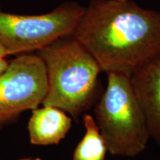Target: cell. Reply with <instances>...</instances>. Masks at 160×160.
I'll use <instances>...</instances> for the list:
<instances>
[{
  "mask_svg": "<svg viewBox=\"0 0 160 160\" xmlns=\"http://www.w3.org/2000/svg\"><path fill=\"white\" fill-rule=\"evenodd\" d=\"M8 61L5 59V58H0V76L5 71L8 65Z\"/></svg>",
  "mask_w": 160,
  "mask_h": 160,
  "instance_id": "obj_9",
  "label": "cell"
},
{
  "mask_svg": "<svg viewBox=\"0 0 160 160\" xmlns=\"http://www.w3.org/2000/svg\"><path fill=\"white\" fill-rule=\"evenodd\" d=\"M107 74V87L94 105V119L111 155L134 157L146 148L151 138L145 118L130 76L116 72Z\"/></svg>",
  "mask_w": 160,
  "mask_h": 160,
  "instance_id": "obj_3",
  "label": "cell"
},
{
  "mask_svg": "<svg viewBox=\"0 0 160 160\" xmlns=\"http://www.w3.org/2000/svg\"><path fill=\"white\" fill-rule=\"evenodd\" d=\"M85 10L73 1L39 15L14 14L0 8V45L8 55L37 53L56 40L72 35Z\"/></svg>",
  "mask_w": 160,
  "mask_h": 160,
  "instance_id": "obj_4",
  "label": "cell"
},
{
  "mask_svg": "<svg viewBox=\"0 0 160 160\" xmlns=\"http://www.w3.org/2000/svg\"><path fill=\"white\" fill-rule=\"evenodd\" d=\"M37 53L45 65L48 91L42 106L59 108L77 119L96 105L102 93V69L74 37L56 40Z\"/></svg>",
  "mask_w": 160,
  "mask_h": 160,
  "instance_id": "obj_2",
  "label": "cell"
},
{
  "mask_svg": "<svg viewBox=\"0 0 160 160\" xmlns=\"http://www.w3.org/2000/svg\"><path fill=\"white\" fill-rule=\"evenodd\" d=\"M19 160H42L39 158H35V159H32V158H25V159H21Z\"/></svg>",
  "mask_w": 160,
  "mask_h": 160,
  "instance_id": "obj_11",
  "label": "cell"
},
{
  "mask_svg": "<svg viewBox=\"0 0 160 160\" xmlns=\"http://www.w3.org/2000/svg\"><path fill=\"white\" fill-rule=\"evenodd\" d=\"M48 91L45 65L37 53L18 55L0 76V128L42 105Z\"/></svg>",
  "mask_w": 160,
  "mask_h": 160,
  "instance_id": "obj_5",
  "label": "cell"
},
{
  "mask_svg": "<svg viewBox=\"0 0 160 160\" xmlns=\"http://www.w3.org/2000/svg\"><path fill=\"white\" fill-rule=\"evenodd\" d=\"M123 1H125V0H123Z\"/></svg>",
  "mask_w": 160,
  "mask_h": 160,
  "instance_id": "obj_12",
  "label": "cell"
},
{
  "mask_svg": "<svg viewBox=\"0 0 160 160\" xmlns=\"http://www.w3.org/2000/svg\"><path fill=\"white\" fill-rule=\"evenodd\" d=\"M72 125L65 111L51 106H42L32 111L28 125L30 141L36 145H51L62 140Z\"/></svg>",
  "mask_w": 160,
  "mask_h": 160,
  "instance_id": "obj_7",
  "label": "cell"
},
{
  "mask_svg": "<svg viewBox=\"0 0 160 160\" xmlns=\"http://www.w3.org/2000/svg\"><path fill=\"white\" fill-rule=\"evenodd\" d=\"M71 36L102 71L131 76L160 55V12L132 0H91Z\"/></svg>",
  "mask_w": 160,
  "mask_h": 160,
  "instance_id": "obj_1",
  "label": "cell"
},
{
  "mask_svg": "<svg viewBox=\"0 0 160 160\" xmlns=\"http://www.w3.org/2000/svg\"><path fill=\"white\" fill-rule=\"evenodd\" d=\"M83 123L85 133L75 148L73 160H105L108 148L94 118L85 114Z\"/></svg>",
  "mask_w": 160,
  "mask_h": 160,
  "instance_id": "obj_8",
  "label": "cell"
},
{
  "mask_svg": "<svg viewBox=\"0 0 160 160\" xmlns=\"http://www.w3.org/2000/svg\"><path fill=\"white\" fill-rule=\"evenodd\" d=\"M8 56H9L8 51L2 45H0V58H6Z\"/></svg>",
  "mask_w": 160,
  "mask_h": 160,
  "instance_id": "obj_10",
  "label": "cell"
},
{
  "mask_svg": "<svg viewBox=\"0 0 160 160\" xmlns=\"http://www.w3.org/2000/svg\"><path fill=\"white\" fill-rule=\"evenodd\" d=\"M130 82L150 137L160 145V55L136 70L130 76Z\"/></svg>",
  "mask_w": 160,
  "mask_h": 160,
  "instance_id": "obj_6",
  "label": "cell"
}]
</instances>
